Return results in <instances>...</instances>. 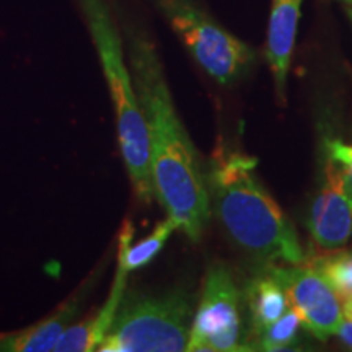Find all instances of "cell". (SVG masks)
Listing matches in <instances>:
<instances>
[{"label":"cell","instance_id":"12","mask_svg":"<svg viewBox=\"0 0 352 352\" xmlns=\"http://www.w3.org/2000/svg\"><path fill=\"white\" fill-rule=\"evenodd\" d=\"M250 314H252L253 328L256 334L270 327L272 321L280 318L289 310V300L283 287L270 272L266 276H258L250 283L246 290Z\"/></svg>","mask_w":352,"mask_h":352},{"label":"cell","instance_id":"2","mask_svg":"<svg viewBox=\"0 0 352 352\" xmlns=\"http://www.w3.org/2000/svg\"><path fill=\"white\" fill-rule=\"evenodd\" d=\"M215 210L230 236L264 261L300 264L303 252L292 222L256 176V158L217 148L209 176Z\"/></svg>","mask_w":352,"mask_h":352},{"label":"cell","instance_id":"7","mask_svg":"<svg viewBox=\"0 0 352 352\" xmlns=\"http://www.w3.org/2000/svg\"><path fill=\"white\" fill-rule=\"evenodd\" d=\"M267 272L283 287L289 305L300 316L302 327L327 341L338 334L342 323L341 300L331 285L314 267H270Z\"/></svg>","mask_w":352,"mask_h":352},{"label":"cell","instance_id":"10","mask_svg":"<svg viewBox=\"0 0 352 352\" xmlns=\"http://www.w3.org/2000/svg\"><path fill=\"white\" fill-rule=\"evenodd\" d=\"M85 294L77 292L56 308L46 318L23 329L0 334V352H47L54 351L65 329L76 321L83 308Z\"/></svg>","mask_w":352,"mask_h":352},{"label":"cell","instance_id":"1","mask_svg":"<svg viewBox=\"0 0 352 352\" xmlns=\"http://www.w3.org/2000/svg\"><path fill=\"white\" fill-rule=\"evenodd\" d=\"M127 56L147 126L155 197L178 230L197 241L209 220V192L196 147L176 113L151 36L127 28Z\"/></svg>","mask_w":352,"mask_h":352},{"label":"cell","instance_id":"9","mask_svg":"<svg viewBox=\"0 0 352 352\" xmlns=\"http://www.w3.org/2000/svg\"><path fill=\"white\" fill-rule=\"evenodd\" d=\"M302 3L303 0H271L264 57L274 78L279 100L285 98V87H287L290 60L296 47Z\"/></svg>","mask_w":352,"mask_h":352},{"label":"cell","instance_id":"15","mask_svg":"<svg viewBox=\"0 0 352 352\" xmlns=\"http://www.w3.org/2000/svg\"><path fill=\"white\" fill-rule=\"evenodd\" d=\"M327 151L328 157L344 170L352 182V144H347L341 139H329L327 140Z\"/></svg>","mask_w":352,"mask_h":352},{"label":"cell","instance_id":"13","mask_svg":"<svg viewBox=\"0 0 352 352\" xmlns=\"http://www.w3.org/2000/svg\"><path fill=\"white\" fill-rule=\"evenodd\" d=\"M310 267L323 276L340 300L352 296V252H338L320 256L311 261Z\"/></svg>","mask_w":352,"mask_h":352},{"label":"cell","instance_id":"16","mask_svg":"<svg viewBox=\"0 0 352 352\" xmlns=\"http://www.w3.org/2000/svg\"><path fill=\"white\" fill-rule=\"evenodd\" d=\"M338 336L341 338V341L344 342L347 347L352 349V320H342Z\"/></svg>","mask_w":352,"mask_h":352},{"label":"cell","instance_id":"14","mask_svg":"<svg viewBox=\"0 0 352 352\" xmlns=\"http://www.w3.org/2000/svg\"><path fill=\"white\" fill-rule=\"evenodd\" d=\"M300 327V316H298L292 308H289L280 318L272 321L270 327H266L258 334L259 349L270 352L289 349V347L297 341Z\"/></svg>","mask_w":352,"mask_h":352},{"label":"cell","instance_id":"18","mask_svg":"<svg viewBox=\"0 0 352 352\" xmlns=\"http://www.w3.org/2000/svg\"><path fill=\"white\" fill-rule=\"evenodd\" d=\"M344 2H346V3H349V6L352 7V0H344Z\"/></svg>","mask_w":352,"mask_h":352},{"label":"cell","instance_id":"6","mask_svg":"<svg viewBox=\"0 0 352 352\" xmlns=\"http://www.w3.org/2000/svg\"><path fill=\"white\" fill-rule=\"evenodd\" d=\"M240 292L223 264L208 271L202 296L192 318L186 351L235 352L252 351L241 344Z\"/></svg>","mask_w":352,"mask_h":352},{"label":"cell","instance_id":"17","mask_svg":"<svg viewBox=\"0 0 352 352\" xmlns=\"http://www.w3.org/2000/svg\"><path fill=\"white\" fill-rule=\"evenodd\" d=\"M347 15H349V19L352 21V10H347Z\"/></svg>","mask_w":352,"mask_h":352},{"label":"cell","instance_id":"11","mask_svg":"<svg viewBox=\"0 0 352 352\" xmlns=\"http://www.w3.org/2000/svg\"><path fill=\"white\" fill-rule=\"evenodd\" d=\"M178 230V223L171 217H166L157 223L151 235H147L138 243H132L134 227L131 222H126L120 235V250H118V266L122 267L127 274L142 270L162 252L166 241L173 232Z\"/></svg>","mask_w":352,"mask_h":352},{"label":"cell","instance_id":"8","mask_svg":"<svg viewBox=\"0 0 352 352\" xmlns=\"http://www.w3.org/2000/svg\"><path fill=\"white\" fill-rule=\"evenodd\" d=\"M308 228L324 252L341 248L352 235V182L336 162L327 158Z\"/></svg>","mask_w":352,"mask_h":352},{"label":"cell","instance_id":"3","mask_svg":"<svg viewBox=\"0 0 352 352\" xmlns=\"http://www.w3.org/2000/svg\"><path fill=\"white\" fill-rule=\"evenodd\" d=\"M78 3L107 78L116 116L121 155L132 188L140 201L151 202L155 197V189L151 170L147 126L131 69L126 64L121 34L107 0H78Z\"/></svg>","mask_w":352,"mask_h":352},{"label":"cell","instance_id":"5","mask_svg":"<svg viewBox=\"0 0 352 352\" xmlns=\"http://www.w3.org/2000/svg\"><path fill=\"white\" fill-rule=\"evenodd\" d=\"M192 59L220 85L240 80L256 60L250 44L220 26L196 0H153Z\"/></svg>","mask_w":352,"mask_h":352},{"label":"cell","instance_id":"4","mask_svg":"<svg viewBox=\"0 0 352 352\" xmlns=\"http://www.w3.org/2000/svg\"><path fill=\"white\" fill-rule=\"evenodd\" d=\"M191 300L183 290L165 294L124 292L100 352L186 351Z\"/></svg>","mask_w":352,"mask_h":352}]
</instances>
